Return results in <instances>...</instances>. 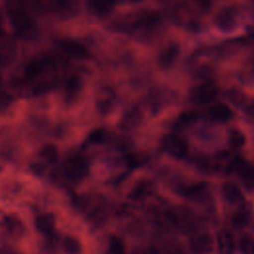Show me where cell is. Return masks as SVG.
Listing matches in <instances>:
<instances>
[{
	"label": "cell",
	"mask_w": 254,
	"mask_h": 254,
	"mask_svg": "<svg viewBox=\"0 0 254 254\" xmlns=\"http://www.w3.org/2000/svg\"><path fill=\"white\" fill-rule=\"evenodd\" d=\"M63 173L69 181H80L88 173L87 161L81 156H72L65 161L63 168Z\"/></svg>",
	"instance_id": "cell-1"
},
{
	"label": "cell",
	"mask_w": 254,
	"mask_h": 254,
	"mask_svg": "<svg viewBox=\"0 0 254 254\" xmlns=\"http://www.w3.org/2000/svg\"><path fill=\"white\" fill-rule=\"evenodd\" d=\"M162 146L165 151L176 158L185 157L189 151L187 141L176 134L166 135L162 140Z\"/></svg>",
	"instance_id": "cell-2"
},
{
	"label": "cell",
	"mask_w": 254,
	"mask_h": 254,
	"mask_svg": "<svg viewBox=\"0 0 254 254\" xmlns=\"http://www.w3.org/2000/svg\"><path fill=\"white\" fill-rule=\"evenodd\" d=\"M190 248L194 254H208L213 249V238L207 232H197L190 238Z\"/></svg>",
	"instance_id": "cell-3"
},
{
	"label": "cell",
	"mask_w": 254,
	"mask_h": 254,
	"mask_svg": "<svg viewBox=\"0 0 254 254\" xmlns=\"http://www.w3.org/2000/svg\"><path fill=\"white\" fill-rule=\"evenodd\" d=\"M209 190L210 187L205 182H199L179 188V193L181 195L193 200H202V198L207 197Z\"/></svg>",
	"instance_id": "cell-4"
},
{
	"label": "cell",
	"mask_w": 254,
	"mask_h": 254,
	"mask_svg": "<svg viewBox=\"0 0 254 254\" xmlns=\"http://www.w3.org/2000/svg\"><path fill=\"white\" fill-rule=\"evenodd\" d=\"M8 14L14 26L20 31H27L32 27V22L25 10L18 4H9L7 6Z\"/></svg>",
	"instance_id": "cell-5"
},
{
	"label": "cell",
	"mask_w": 254,
	"mask_h": 254,
	"mask_svg": "<svg viewBox=\"0 0 254 254\" xmlns=\"http://www.w3.org/2000/svg\"><path fill=\"white\" fill-rule=\"evenodd\" d=\"M1 226L7 233L14 238H21L24 234V224L22 220L15 214H7L1 219Z\"/></svg>",
	"instance_id": "cell-6"
},
{
	"label": "cell",
	"mask_w": 254,
	"mask_h": 254,
	"mask_svg": "<svg viewBox=\"0 0 254 254\" xmlns=\"http://www.w3.org/2000/svg\"><path fill=\"white\" fill-rule=\"evenodd\" d=\"M217 244L220 254H233L235 251V239L229 229H221L217 233Z\"/></svg>",
	"instance_id": "cell-7"
},
{
	"label": "cell",
	"mask_w": 254,
	"mask_h": 254,
	"mask_svg": "<svg viewBox=\"0 0 254 254\" xmlns=\"http://www.w3.org/2000/svg\"><path fill=\"white\" fill-rule=\"evenodd\" d=\"M217 93V88L212 84H201L196 86L191 92L192 99L195 102L206 103L211 100Z\"/></svg>",
	"instance_id": "cell-8"
},
{
	"label": "cell",
	"mask_w": 254,
	"mask_h": 254,
	"mask_svg": "<svg viewBox=\"0 0 254 254\" xmlns=\"http://www.w3.org/2000/svg\"><path fill=\"white\" fill-rule=\"evenodd\" d=\"M222 194L231 204H240L244 201V195L241 189L234 183H225L222 186Z\"/></svg>",
	"instance_id": "cell-9"
},
{
	"label": "cell",
	"mask_w": 254,
	"mask_h": 254,
	"mask_svg": "<svg viewBox=\"0 0 254 254\" xmlns=\"http://www.w3.org/2000/svg\"><path fill=\"white\" fill-rule=\"evenodd\" d=\"M58 45L66 53H69L70 55L78 58H86L88 56L87 49L81 45L80 43L74 41V40H68V39H63L58 41Z\"/></svg>",
	"instance_id": "cell-10"
},
{
	"label": "cell",
	"mask_w": 254,
	"mask_h": 254,
	"mask_svg": "<svg viewBox=\"0 0 254 254\" xmlns=\"http://www.w3.org/2000/svg\"><path fill=\"white\" fill-rule=\"evenodd\" d=\"M35 224L37 229L47 235H51L56 227V216L53 213H42L36 217Z\"/></svg>",
	"instance_id": "cell-11"
},
{
	"label": "cell",
	"mask_w": 254,
	"mask_h": 254,
	"mask_svg": "<svg viewBox=\"0 0 254 254\" xmlns=\"http://www.w3.org/2000/svg\"><path fill=\"white\" fill-rule=\"evenodd\" d=\"M155 190L154 184L150 181H142L140 183H138L133 190H131L129 197L134 199V200H139V199H143L145 197H148L149 195H151L153 193Z\"/></svg>",
	"instance_id": "cell-12"
},
{
	"label": "cell",
	"mask_w": 254,
	"mask_h": 254,
	"mask_svg": "<svg viewBox=\"0 0 254 254\" xmlns=\"http://www.w3.org/2000/svg\"><path fill=\"white\" fill-rule=\"evenodd\" d=\"M250 218H251L250 210L245 206H242L232 214L231 222L235 228L240 229L248 225V223L250 222Z\"/></svg>",
	"instance_id": "cell-13"
},
{
	"label": "cell",
	"mask_w": 254,
	"mask_h": 254,
	"mask_svg": "<svg viewBox=\"0 0 254 254\" xmlns=\"http://www.w3.org/2000/svg\"><path fill=\"white\" fill-rule=\"evenodd\" d=\"M209 115L215 121H226L230 119L232 112H231V109L226 104L219 103L211 107L209 111Z\"/></svg>",
	"instance_id": "cell-14"
},
{
	"label": "cell",
	"mask_w": 254,
	"mask_h": 254,
	"mask_svg": "<svg viewBox=\"0 0 254 254\" xmlns=\"http://www.w3.org/2000/svg\"><path fill=\"white\" fill-rule=\"evenodd\" d=\"M64 250L67 254H80L81 252V244L79 240L73 236L67 235L64 238Z\"/></svg>",
	"instance_id": "cell-15"
},
{
	"label": "cell",
	"mask_w": 254,
	"mask_h": 254,
	"mask_svg": "<svg viewBox=\"0 0 254 254\" xmlns=\"http://www.w3.org/2000/svg\"><path fill=\"white\" fill-rule=\"evenodd\" d=\"M115 1L116 0H90V6L95 12L104 14L111 9Z\"/></svg>",
	"instance_id": "cell-16"
},
{
	"label": "cell",
	"mask_w": 254,
	"mask_h": 254,
	"mask_svg": "<svg viewBox=\"0 0 254 254\" xmlns=\"http://www.w3.org/2000/svg\"><path fill=\"white\" fill-rule=\"evenodd\" d=\"M178 47L177 46H170L161 56L160 58V63L162 65L164 66H167V65H170L174 60L176 59L177 55H178Z\"/></svg>",
	"instance_id": "cell-17"
},
{
	"label": "cell",
	"mask_w": 254,
	"mask_h": 254,
	"mask_svg": "<svg viewBox=\"0 0 254 254\" xmlns=\"http://www.w3.org/2000/svg\"><path fill=\"white\" fill-rule=\"evenodd\" d=\"M240 249L242 254H254V237L249 234H243L240 238Z\"/></svg>",
	"instance_id": "cell-18"
},
{
	"label": "cell",
	"mask_w": 254,
	"mask_h": 254,
	"mask_svg": "<svg viewBox=\"0 0 254 254\" xmlns=\"http://www.w3.org/2000/svg\"><path fill=\"white\" fill-rule=\"evenodd\" d=\"M41 157L48 163L54 164L58 160V151L54 145H47L41 150Z\"/></svg>",
	"instance_id": "cell-19"
},
{
	"label": "cell",
	"mask_w": 254,
	"mask_h": 254,
	"mask_svg": "<svg viewBox=\"0 0 254 254\" xmlns=\"http://www.w3.org/2000/svg\"><path fill=\"white\" fill-rule=\"evenodd\" d=\"M147 156L144 154H128L125 158L126 165L130 168H137L147 161Z\"/></svg>",
	"instance_id": "cell-20"
},
{
	"label": "cell",
	"mask_w": 254,
	"mask_h": 254,
	"mask_svg": "<svg viewBox=\"0 0 254 254\" xmlns=\"http://www.w3.org/2000/svg\"><path fill=\"white\" fill-rule=\"evenodd\" d=\"M110 254H124V244L117 236H111L109 240Z\"/></svg>",
	"instance_id": "cell-21"
},
{
	"label": "cell",
	"mask_w": 254,
	"mask_h": 254,
	"mask_svg": "<svg viewBox=\"0 0 254 254\" xmlns=\"http://www.w3.org/2000/svg\"><path fill=\"white\" fill-rule=\"evenodd\" d=\"M230 145L233 148H241L245 143V137L239 130H232L229 136Z\"/></svg>",
	"instance_id": "cell-22"
},
{
	"label": "cell",
	"mask_w": 254,
	"mask_h": 254,
	"mask_svg": "<svg viewBox=\"0 0 254 254\" xmlns=\"http://www.w3.org/2000/svg\"><path fill=\"white\" fill-rule=\"evenodd\" d=\"M137 254H162L160 249L156 246H149L147 248L141 249L138 251Z\"/></svg>",
	"instance_id": "cell-23"
},
{
	"label": "cell",
	"mask_w": 254,
	"mask_h": 254,
	"mask_svg": "<svg viewBox=\"0 0 254 254\" xmlns=\"http://www.w3.org/2000/svg\"><path fill=\"white\" fill-rule=\"evenodd\" d=\"M195 113L194 112H185L181 115V120L183 123H189V122H191L195 119Z\"/></svg>",
	"instance_id": "cell-24"
},
{
	"label": "cell",
	"mask_w": 254,
	"mask_h": 254,
	"mask_svg": "<svg viewBox=\"0 0 254 254\" xmlns=\"http://www.w3.org/2000/svg\"><path fill=\"white\" fill-rule=\"evenodd\" d=\"M102 137H103V132L100 131V130H96L95 132H93V133L90 135L89 139H90V141H92V142H98V141H100V140L102 139Z\"/></svg>",
	"instance_id": "cell-25"
},
{
	"label": "cell",
	"mask_w": 254,
	"mask_h": 254,
	"mask_svg": "<svg viewBox=\"0 0 254 254\" xmlns=\"http://www.w3.org/2000/svg\"><path fill=\"white\" fill-rule=\"evenodd\" d=\"M0 254H20V253L9 246H3L0 248Z\"/></svg>",
	"instance_id": "cell-26"
},
{
	"label": "cell",
	"mask_w": 254,
	"mask_h": 254,
	"mask_svg": "<svg viewBox=\"0 0 254 254\" xmlns=\"http://www.w3.org/2000/svg\"><path fill=\"white\" fill-rule=\"evenodd\" d=\"M0 28H1V26H0Z\"/></svg>",
	"instance_id": "cell-27"
}]
</instances>
